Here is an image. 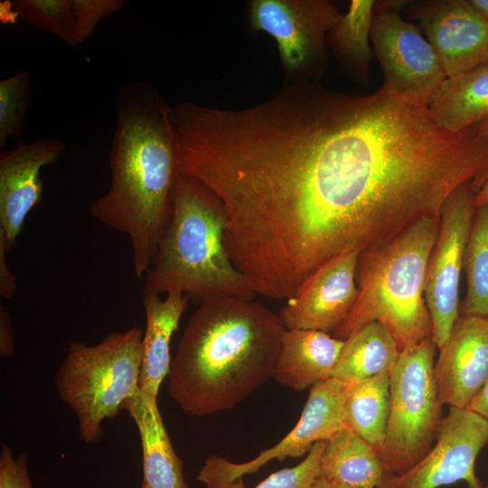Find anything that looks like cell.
Segmentation results:
<instances>
[{
  "label": "cell",
  "mask_w": 488,
  "mask_h": 488,
  "mask_svg": "<svg viewBox=\"0 0 488 488\" xmlns=\"http://www.w3.org/2000/svg\"><path fill=\"white\" fill-rule=\"evenodd\" d=\"M117 126L108 192L89 206L104 225L127 234L135 276L153 265L172 211L181 168L171 107L150 84L123 85L116 96Z\"/></svg>",
  "instance_id": "1"
},
{
  "label": "cell",
  "mask_w": 488,
  "mask_h": 488,
  "mask_svg": "<svg viewBox=\"0 0 488 488\" xmlns=\"http://www.w3.org/2000/svg\"><path fill=\"white\" fill-rule=\"evenodd\" d=\"M285 330L261 303L227 296L201 301L172 359L168 393L193 417L233 408L272 377Z\"/></svg>",
  "instance_id": "2"
},
{
  "label": "cell",
  "mask_w": 488,
  "mask_h": 488,
  "mask_svg": "<svg viewBox=\"0 0 488 488\" xmlns=\"http://www.w3.org/2000/svg\"><path fill=\"white\" fill-rule=\"evenodd\" d=\"M226 226L220 199L201 182L181 174L155 259L143 278V293L182 292L202 301L216 296L253 300L255 292L225 249Z\"/></svg>",
  "instance_id": "3"
},
{
  "label": "cell",
  "mask_w": 488,
  "mask_h": 488,
  "mask_svg": "<svg viewBox=\"0 0 488 488\" xmlns=\"http://www.w3.org/2000/svg\"><path fill=\"white\" fill-rule=\"evenodd\" d=\"M439 227L440 217L425 218L385 245L360 253L359 296L334 338L344 341L374 321L387 328L400 352L431 337L425 282Z\"/></svg>",
  "instance_id": "4"
},
{
  "label": "cell",
  "mask_w": 488,
  "mask_h": 488,
  "mask_svg": "<svg viewBox=\"0 0 488 488\" xmlns=\"http://www.w3.org/2000/svg\"><path fill=\"white\" fill-rule=\"evenodd\" d=\"M142 339L141 329L134 326L111 332L95 345L70 343L53 384L76 415L83 443L99 442L102 423L115 418L139 389Z\"/></svg>",
  "instance_id": "5"
},
{
  "label": "cell",
  "mask_w": 488,
  "mask_h": 488,
  "mask_svg": "<svg viewBox=\"0 0 488 488\" xmlns=\"http://www.w3.org/2000/svg\"><path fill=\"white\" fill-rule=\"evenodd\" d=\"M431 337L400 352L389 375L390 408L380 458L389 474H401L433 446L443 420L434 377Z\"/></svg>",
  "instance_id": "6"
},
{
  "label": "cell",
  "mask_w": 488,
  "mask_h": 488,
  "mask_svg": "<svg viewBox=\"0 0 488 488\" xmlns=\"http://www.w3.org/2000/svg\"><path fill=\"white\" fill-rule=\"evenodd\" d=\"M409 0L375 3L371 44L390 92L418 105H431L447 79L441 63L418 24L401 11Z\"/></svg>",
  "instance_id": "7"
},
{
  "label": "cell",
  "mask_w": 488,
  "mask_h": 488,
  "mask_svg": "<svg viewBox=\"0 0 488 488\" xmlns=\"http://www.w3.org/2000/svg\"><path fill=\"white\" fill-rule=\"evenodd\" d=\"M341 13L327 0H252L249 25L272 36L286 83L317 82L327 69L326 37Z\"/></svg>",
  "instance_id": "8"
},
{
  "label": "cell",
  "mask_w": 488,
  "mask_h": 488,
  "mask_svg": "<svg viewBox=\"0 0 488 488\" xmlns=\"http://www.w3.org/2000/svg\"><path fill=\"white\" fill-rule=\"evenodd\" d=\"M348 387L349 383L333 378L314 385L296 425L277 444L244 463H232L212 455L205 460L196 480L206 488H244L243 477L258 472L269 461L282 462L307 454L316 443L328 440L346 427Z\"/></svg>",
  "instance_id": "9"
},
{
  "label": "cell",
  "mask_w": 488,
  "mask_h": 488,
  "mask_svg": "<svg viewBox=\"0 0 488 488\" xmlns=\"http://www.w3.org/2000/svg\"><path fill=\"white\" fill-rule=\"evenodd\" d=\"M477 193L473 183L458 187L444 204L440 227L426 274L425 300L429 312L431 339L436 348L447 340L460 316L459 282L466 241L475 211Z\"/></svg>",
  "instance_id": "10"
},
{
  "label": "cell",
  "mask_w": 488,
  "mask_h": 488,
  "mask_svg": "<svg viewBox=\"0 0 488 488\" xmlns=\"http://www.w3.org/2000/svg\"><path fill=\"white\" fill-rule=\"evenodd\" d=\"M487 446L488 420L469 408L450 407L427 454L407 472L390 474L380 488H439L459 481L467 488H484L474 465Z\"/></svg>",
  "instance_id": "11"
},
{
  "label": "cell",
  "mask_w": 488,
  "mask_h": 488,
  "mask_svg": "<svg viewBox=\"0 0 488 488\" xmlns=\"http://www.w3.org/2000/svg\"><path fill=\"white\" fill-rule=\"evenodd\" d=\"M406 9L447 79L488 64V21L471 0L410 1Z\"/></svg>",
  "instance_id": "12"
},
{
  "label": "cell",
  "mask_w": 488,
  "mask_h": 488,
  "mask_svg": "<svg viewBox=\"0 0 488 488\" xmlns=\"http://www.w3.org/2000/svg\"><path fill=\"white\" fill-rule=\"evenodd\" d=\"M360 253L344 251L319 267L286 299L278 314L286 330L334 333L353 308L359 288L356 270Z\"/></svg>",
  "instance_id": "13"
},
{
  "label": "cell",
  "mask_w": 488,
  "mask_h": 488,
  "mask_svg": "<svg viewBox=\"0 0 488 488\" xmlns=\"http://www.w3.org/2000/svg\"><path fill=\"white\" fill-rule=\"evenodd\" d=\"M64 151L61 139L38 138L1 152L0 239L7 251L15 247L28 214L42 199V168L55 164Z\"/></svg>",
  "instance_id": "14"
},
{
  "label": "cell",
  "mask_w": 488,
  "mask_h": 488,
  "mask_svg": "<svg viewBox=\"0 0 488 488\" xmlns=\"http://www.w3.org/2000/svg\"><path fill=\"white\" fill-rule=\"evenodd\" d=\"M442 405L468 408L488 380V318L460 315L434 364Z\"/></svg>",
  "instance_id": "15"
},
{
  "label": "cell",
  "mask_w": 488,
  "mask_h": 488,
  "mask_svg": "<svg viewBox=\"0 0 488 488\" xmlns=\"http://www.w3.org/2000/svg\"><path fill=\"white\" fill-rule=\"evenodd\" d=\"M344 341L317 330H285L272 377L294 390L332 378Z\"/></svg>",
  "instance_id": "16"
},
{
  "label": "cell",
  "mask_w": 488,
  "mask_h": 488,
  "mask_svg": "<svg viewBox=\"0 0 488 488\" xmlns=\"http://www.w3.org/2000/svg\"><path fill=\"white\" fill-rule=\"evenodd\" d=\"M136 424L143 456V484L149 488H191L183 463L176 455L164 427L157 397L138 389L123 405Z\"/></svg>",
  "instance_id": "17"
},
{
  "label": "cell",
  "mask_w": 488,
  "mask_h": 488,
  "mask_svg": "<svg viewBox=\"0 0 488 488\" xmlns=\"http://www.w3.org/2000/svg\"><path fill=\"white\" fill-rule=\"evenodd\" d=\"M189 296L182 292H170L164 299L153 292L143 293L145 329L142 339V362L139 389L158 395L163 380L170 371V345L173 334L187 308Z\"/></svg>",
  "instance_id": "18"
},
{
  "label": "cell",
  "mask_w": 488,
  "mask_h": 488,
  "mask_svg": "<svg viewBox=\"0 0 488 488\" xmlns=\"http://www.w3.org/2000/svg\"><path fill=\"white\" fill-rule=\"evenodd\" d=\"M389 475L376 449L348 427L326 441L319 460L318 478L351 488H380Z\"/></svg>",
  "instance_id": "19"
},
{
  "label": "cell",
  "mask_w": 488,
  "mask_h": 488,
  "mask_svg": "<svg viewBox=\"0 0 488 488\" xmlns=\"http://www.w3.org/2000/svg\"><path fill=\"white\" fill-rule=\"evenodd\" d=\"M374 0H352L346 14H340L326 37V45L339 70L354 83L368 85L374 56L371 44Z\"/></svg>",
  "instance_id": "20"
},
{
  "label": "cell",
  "mask_w": 488,
  "mask_h": 488,
  "mask_svg": "<svg viewBox=\"0 0 488 488\" xmlns=\"http://www.w3.org/2000/svg\"><path fill=\"white\" fill-rule=\"evenodd\" d=\"M399 354L387 328L379 322H370L344 340L332 378L354 383L390 374Z\"/></svg>",
  "instance_id": "21"
},
{
  "label": "cell",
  "mask_w": 488,
  "mask_h": 488,
  "mask_svg": "<svg viewBox=\"0 0 488 488\" xmlns=\"http://www.w3.org/2000/svg\"><path fill=\"white\" fill-rule=\"evenodd\" d=\"M429 109L438 126L450 132H460L486 117L488 64L446 79Z\"/></svg>",
  "instance_id": "22"
},
{
  "label": "cell",
  "mask_w": 488,
  "mask_h": 488,
  "mask_svg": "<svg viewBox=\"0 0 488 488\" xmlns=\"http://www.w3.org/2000/svg\"><path fill=\"white\" fill-rule=\"evenodd\" d=\"M389 375L349 383L344 404L346 427L370 443L379 455L384 445L389 416Z\"/></svg>",
  "instance_id": "23"
},
{
  "label": "cell",
  "mask_w": 488,
  "mask_h": 488,
  "mask_svg": "<svg viewBox=\"0 0 488 488\" xmlns=\"http://www.w3.org/2000/svg\"><path fill=\"white\" fill-rule=\"evenodd\" d=\"M463 270L466 293L460 303V315L488 318V205L475 207Z\"/></svg>",
  "instance_id": "24"
},
{
  "label": "cell",
  "mask_w": 488,
  "mask_h": 488,
  "mask_svg": "<svg viewBox=\"0 0 488 488\" xmlns=\"http://www.w3.org/2000/svg\"><path fill=\"white\" fill-rule=\"evenodd\" d=\"M10 5L13 13L26 23L51 32L77 47L70 0H15Z\"/></svg>",
  "instance_id": "25"
},
{
  "label": "cell",
  "mask_w": 488,
  "mask_h": 488,
  "mask_svg": "<svg viewBox=\"0 0 488 488\" xmlns=\"http://www.w3.org/2000/svg\"><path fill=\"white\" fill-rule=\"evenodd\" d=\"M33 82L27 70L0 81V146L11 136L19 138L33 98Z\"/></svg>",
  "instance_id": "26"
},
{
  "label": "cell",
  "mask_w": 488,
  "mask_h": 488,
  "mask_svg": "<svg viewBox=\"0 0 488 488\" xmlns=\"http://www.w3.org/2000/svg\"><path fill=\"white\" fill-rule=\"evenodd\" d=\"M326 441L316 443L298 465L271 474L254 488H310L318 477L319 460Z\"/></svg>",
  "instance_id": "27"
},
{
  "label": "cell",
  "mask_w": 488,
  "mask_h": 488,
  "mask_svg": "<svg viewBox=\"0 0 488 488\" xmlns=\"http://www.w3.org/2000/svg\"><path fill=\"white\" fill-rule=\"evenodd\" d=\"M70 3L77 46L93 34L100 21L121 11L126 4L124 0H70Z\"/></svg>",
  "instance_id": "28"
},
{
  "label": "cell",
  "mask_w": 488,
  "mask_h": 488,
  "mask_svg": "<svg viewBox=\"0 0 488 488\" xmlns=\"http://www.w3.org/2000/svg\"><path fill=\"white\" fill-rule=\"evenodd\" d=\"M0 488H34L26 454L14 457L12 448L5 444L0 453Z\"/></svg>",
  "instance_id": "29"
},
{
  "label": "cell",
  "mask_w": 488,
  "mask_h": 488,
  "mask_svg": "<svg viewBox=\"0 0 488 488\" xmlns=\"http://www.w3.org/2000/svg\"><path fill=\"white\" fill-rule=\"evenodd\" d=\"M15 354L11 317L5 306L0 305V356L9 358Z\"/></svg>",
  "instance_id": "30"
},
{
  "label": "cell",
  "mask_w": 488,
  "mask_h": 488,
  "mask_svg": "<svg viewBox=\"0 0 488 488\" xmlns=\"http://www.w3.org/2000/svg\"><path fill=\"white\" fill-rule=\"evenodd\" d=\"M6 252L5 243L0 239V296L4 298H10L16 291L17 279L8 267Z\"/></svg>",
  "instance_id": "31"
},
{
  "label": "cell",
  "mask_w": 488,
  "mask_h": 488,
  "mask_svg": "<svg viewBox=\"0 0 488 488\" xmlns=\"http://www.w3.org/2000/svg\"><path fill=\"white\" fill-rule=\"evenodd\" d=\"M478 132L488 142V116L474 125ZM475 207L481 205H488V172L484 183L474 197Z\"/></svg>",
  "instance_id": "32"
},
{
  "label": "cell",
  "mask_w": 488,
  "mask_h": 488,
  "mask_svg": "<svg viewBox=\"0 0 488 488\" xmlns=\"http://www.w3.org/2000/svg\"><path fill=\"white\" fill-rule=\"evenodd\" d=\"M468 408L488 420V380Z\"/></svg>",
  "instance_id": "33"
},
{
  "label": "cell",
  "mask_w": 488,
  "mask_h": 488,
  "mask_svg": "<svg viewBox=\"0 0 488 488\" xmlns=\"http://www.w3.org/2000/svg\"><path fill=\"white\" fill-rule=\"evenodd\" d=\"M310 488H351V487L329 483L317 477L314 480V482L312 483Z\"/></svg>",
  "instance_id": "34"
},
{
  "label": "cell",
  "mask_w": 488,
  "mask_h": 488,
  "mask_svg": "<svg viewBox=\"0 0 488 488\" xmlns=\"http://www.w3.org/2000/svg\"><path fill=\"white\" fill-rule=\"evenodd\" d=\"M473 5L488 21V0H471Z\"/></svg>",
  "instance_id": "35"
},
{
  "label": "cell",
  "mask_w": 488,
  "mask_h": 488,
  "mask_svg": "<svg viewBox=\"0 0 488 488\" xmlns=\"http://www.w3.org/2000/svg\"><path fill=\"white\" fill-rule=\"evenodd\" d=\"M140 488H149V487L142 483Z\"/></svg>",
  "instance_id": "36"
},
{
  "label": "cell",
  "mask_w": 488,
  "mask_h": 488,
  "mask_svg": "<svg viewBox=\"0 0 488 488\" xmlns=\"http://www.w3.org/2000/svg\"><path fill=\"white\" fill-rule=\"evenodd\" d=\"M484 488H488V485H486Z\"/></svg>",
  "instance_id": "37"
}]
</instances>
